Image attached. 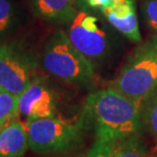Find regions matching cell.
Wrapping results in <instances>:
<instances>
[{
    "label": "cell",
    "mask_w": 157,
    "mask_h": 157,
    "mask_svg": "<svg viewBox=\"0 0 157 157\" xmlns=\"http://www.w3.org/2000/svg\"><path fill=\"white\" fill-rule=\"evenodd\" d=\"M78 123L92 129L95 140L115 143L141 134V103L113 87L95 90L86 98Z\"/></svg>",
    "instance_id": "cell-1"
},
{
    "label": "cell",
    "mask_w": 157,
    "mask_h": 157,
    "mask_svg": "<svg viewBox=\"0 0 157 157\" xmlns=\"http://www.w3.org/2000/svg\"><path fill=\"white\" fill-rule=\"evenodd\" d=\"M42 64L51 75L75 85L87 86L94 79L92 62L75 48L62 29L55 31L46 42Z\"/></svg>",
    "instance_id": "cell-2"
},
{
    "label": "cell",
    "mask_w": 157,
    "mask_h": 157,
    "mask_svg": "<svg viewBox=\"0 0 157 157\" xmlns=\"http://www.w3.org/2000/svg\"><path fill=\"white\" fill-rule=\"evenodd\" d=\"M112 87L139 103L156 91L157 35L151 36L133 51Z\"/></svg>",
    "instance_id": "cell-3"
},
{
    "label": "cell",
    "mask_w": 157,
    "mask_h": 157,
    "mask_svg": "<svg viewBox=\"0 0 157 157\" xmlns=\"http://www.w3.org/2000/svg\"><path fill=\"white\" fill-rule=\"evenodd\" d=\"M29 148L38 153L65 152L77 146L84 129L78 123L72 124L51 117L25 123Z\"/></svg>",
    "instance_id": "cell-4"
},
{
    "label": "cell",
    "mask_w": 157,
    "mask_h": 157,
    "mask_svg": "<svg viewBox=\"0 0 157 157\" xmlns=\"http://www.w3.org/2000/svg\"><path fill=\"white\" fill-rule=\"evenodd\" d=\"M35 62L17 43L0 44V88L21 95L33 81Z\"/></svg>",
    "instance_id": "cell-5"
},
{
    "label": "cell",
    "mask_w": 157,
    "mask_h": 157,
    "mask_svg": "<svg viewBox=\"0 0 157 157\" xmlns=\"http://www.w3.org/2000/svg\"><path fill=\"white\" fill-rule=\"evenodd\" d=\"M67 35L75 48L91 62L101 61L108 55L109 36L101 28L98 17L86 11L76 13Z\"/></svg>",
    "instance_id": "cell-6"
},
{
    "label": "cell",
    "mask_w": 157,
    "mask_h": 157,
    "mask_svg": "<svg viewBox=\"0 0 157 157\" xmlns=\"http://www.w3.org/2000/svg\"><path fill=\"white\" fill-rule=\"evenodd\" d=\"M54 93L41 80L33 79L29 86L18 98V117L25 122L55 117Z\"/></svg>",
    "instance_id": "cell-7"
},
{
    "label": "cell",
    "mask_w": 157,
    "mask_h": 157,
    "mask_svg": "<svg viewBox=\"0 0 157 157\" xmlns=\"http://www.w3.org/2000/svg\"><path fill=\"white\" fill-rule=\"evenodd\" d=\"M101 10L109 25L123 36L134 43H142L134 0H115Z\"/></svg>",
    "instance_id": "cell-8"
},
{
    "label": "cell",
    "mask_w": 157,
    "mask_h": 157,
    "mask_svg": "<svg viewBox=\"0 0 157 157\" xmlns=\"http://www.w3.org/2000/svg\"><path fill=\"white\" fill-rule=\"evenodd\" d=\"M29 148L25 123L14 120L0 129V155L22 157Z\"/></svg>",
    "instance_id": "cell-9"
},
{
    "label": "cell",
    "mask_w": 157,
    "mask_h": 157,
    "mask_svg": "<svg viewBox=\"0 0 157 157\" xmlns=\"http://www.w3.org/2000/svg\"><path fill=\"white\" fill-rule=\"evenodd\" d=\"M36 16L53 22L72 21L76 15L74 0H33Z\"/></svg>",
    "instance_id": "cell-10"
},
{
    "label": "cell",
    "mask_w": 157,
    "mask_h": 157,
    "mask_svg": "<svg viewBox=\"0 0 157 157\" xmlns=\"http://www.w3.org/2000/svg\"><path fill=\"white\" fill-rule=\"evenodd\" d=\"M112 157H148L141 134L130 136L113 143Z\"/></svg>",
    "instance_id": "cell-11"
},
{
    "label": "cell",
    "mask_w": 157,
    "mask_h": 157,
    "mask_svg": "<svg viewBox=\"0 0 157 157\" xmlns=\"http://www.w3.org/2000/svg\"><path fill=\"white\" fill-rule=\"evenodd\" d=\"M142 131L157 141V90L141 102Z\"/></svg>",
    "instance_id": "cell-12"
},
{
    "label": "cell",
    "mask_w": 157,
    "mask_h": 157,
    "mask_svg": "<svg viewBox=\"0 0 157 157\" xmlns=\"http://www.w3.org/2000/svg\"><path fill=\"white\" fill-rule=\"evenodd\" d=\"M19 95L0 88V129L18 117Z\"/></svg>",
    "instance_id": "cell-13"
},
{
    "label": "cell",
    "mask_w": 157,
    "mask_h": 157,
    "mask_svg": "<svg viewBox=\"0 0 157 157\" xmlns=\"http://www.w3.org/2000/svg\"><path fill=\"white\" fill-rule=\"evenodd\" d=\"M17 23V13L11 0H0V36L11 32Z\"/></svg>",
    "instance_id": "cell-14"
},
{
    "label": "cell",
    "mask_w": 157,
    "mask_h": 157,
    "mask_svg": "<svg viewBox=\"0 0 157 157\" xmlns=\"http://www.w3.org/2000/svg\"><path fill=\"white\" fill-rule=\"evenodd\" d=\"M142 10L147 25L157 35V0H143Z\"/></svg>",
    "instance_id": "cell-15"
},
{
    "label": "cell",
    "mask_w": 157,
    "mask_h": 157,
    "mask_svg": "<svg viewBox=\"0 0 157 157\" xmlns=\"http://www.w3.org/2000/svg\"><path fill=\"white\" fill-rule=\"evenodd\" d=\"M113 144L112 142L94 140L84 157H112Z\"/></svg>",
    "instance_id": "cell-16"
},
{
    "label": "cell",
    "mask_w": 157,
    "mask_h": 157,
    "mask_svg": "<svg viewBox=\"0 0 157 157\" xmlns=\"http://www.w3.org/2000/svg\"><path fill=\"white\" fill-rule=\"evenodd\" d=\"M87 4L92 8L96 9H101L102 7H105V5H108L109 2L115 1V0H84Z\"/></svg>",
    "instance_id": "cell-17"
},
{
    "label": "cell",
    "mask_w": 157,
    "mask_h": 157,
    "mask_svg": "<svg viewBox=\"0 0 157 157\" xmlns=\"http://www.w3.org/2000/svg\"><path fill=\"white\" fill-rule=\"evenodd\" d=\"M63 157H84V156H81V155H73V156H63Z\"/></svg>",
    "instance_id": "cell-18"
},
{
    "label": "cell",
    "mask_w": 157,
    "mask_h": 157,
    "mask_svg": "<svg viewBox=\"0 0 157 157\" xmlns=\"http://www.w3.org/2000/svg\"><path fill=\"white\" fill-rule=\"evenodd\" d=\"M0 157H8V156H4V155H0Z\"/></svg>",
    "instance_id": "cell-19"
}]
</instances>
